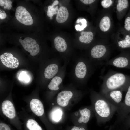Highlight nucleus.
<instances>
[{"instance_id":"nucleus-23","label":"nucleus","mask_w":130,"mask_h":130,"mask_svg":"<svg viewBox=\"0 0 130 130\" xmlns=\"http://www.w3.org/2000/svg\"><path fill=\"white\" fill-rule=\"evenodd\" d=\"M124 24L125 30L130 35V11L125 19Z\"/></svg>"},{"instance_id":"nucleus-36","label":"nucleus","mask_w":130,"mask_h":130,"mask_svg":"<svg viewBox=\"0 0 130 130\" xmlns=\"http://www.w3.org/2000/svg\"><path fill=\"white\" fill-rule=\"evenodd\" d=\"M59 3V2L58 0H55L53 2V4L54 5H57Z\"/></svg>"},{"instance_id":"nucleus-20","label":"nucleus","mask_w":130,"mask_h":130,"mask_svg":"<svg viewBox=\"0 0 130 130\" xmlns=\"http://www.w3.org/2000/svg\"><path fill=\"white\" fill-rule=\"evenodd\" d=\"M62 113L60 109L58 108L54 109L51 114L50 117L52 121L55 122H58L61 118Z\"/></svg>"},{"instance_id":"nucleus-40","label":"nucleus","mask_w":130,"mask_h":130,"mask_svg":"<svg viewBox=\"0 0 130 130\" xmlns=\"http://www.w3.org/2000/svg\"><path fill=\"white\" fill-rule=\"evenodd\" d=\"M21 37H20V38H21Z\"/></svg>"},{"instance_id":"nucleus-31","label":"nucleus","mask_w":130,"mask_h":130,"mask_svg":"<svg viewBox=\"0 0 130 130\" xmlns=\"http://www.w3.org/2000/svg\"><path fill=\"white\" fill-rule=\"evenodd\" d=\"M2 12V11H0V18L1 19H4L7 16V15L4 11H3V12Z\"/></svg>"},{"instance_id":"nucleus-24","label":"nucleus","mask_w":130,"mask_h":130,"mask_svg":"<svg viewBox=\"0 0 130 130\" xmlns=\"http://www.w3.org/2000/svg\"><path fill=\"white\" fill-rule=\"evenodd\" d=\"M19 77V79L21 82L25 83H27L30 82V79L28 75L25 72H21Z\"/></svg>"},{"instance_id":"nucleus-35","label":"nucleus","mask_w":130,"mask_h":130,"mask_svg":"<svg viewBox=\"0 0 130 130\" xmlns=\"http://www.w3.org/2000/svg\"><path fill=\"white\" fill-rule=\"evenodd\" d=\"M5 5V3L4 0H0V5L2 7Z\"/></svg>"},{"instance_id":"nucleus-17","label":"nucleus","mask_w":130,"mask_h":130,"mask_svg":"<svg viewBox=\"0 0 130 130\" xmlns=\"http://www.w3.org/2000/svg\"><path fill=\"white\" fill-rule=\"evenodd\" d=\"M79 38L80 41L85 44L90 43L92 41L94 35L91 31H83L82 32Z\"/></svg>"},{"instance_id":"nucleus-5","label":"nucleus","mask_w":130,"mask_h":130,"mask_svg":"<svg viewBox=\"0 0 130 130\" xmlns=\"http://www.w3.org/2000/svg\"><path fill=\"white\" fill-rule=\"evenodd\" d=\"M116 67L130 69V51H125L119 55L108 60L104 64Z\"/></svg>"},{"instance_id":"nucleus-3","label":"nucleus","mask_w":130,"mask_h":130,"mask_svg":"<svg viewBox=\"0 0 130 130\" xmlns=\"http://www.w3.org/2000/svg\"><path fill=\"white\" fill-rule=\"evenodd\" d=\"M101 77L103 82L99 92L100 94L115 90H125L130 85V75L121 73L110 70Z\"/></svg>"},{"instance_id":"nucleus-7","label":"nucleus","mask_w":130,"mask_h":130,"mask_svg":"<svg viewBox=\"0 0 130 130\" xmlns=\"http://www.w3.org/2000/svg\"><path fill=\"white\" fill-rule=\"evenodd\" d=\"M19 42L26 51L32 56L37 55L39 52V46L36 40L33 38L26 37L23 40L19 39Z\"/></svg>"},{"instance_id":"nucleus-8","label":"nucleus","mask_w":130,"mask_h":130,"mask_svg":"<svg viewBox=\"0 0 130 130\" xmlns=\"http://www.w3.org/2000/svg\"><path fill=\"white\" fill-rule=\"evenodd\" d=\"M15 15L17 20L24 25H30L33 23V20L30 14L23 6H18L17 7Z\"/></svg>"},{"instance_id":"nucleus-18","label":"nucleus","mask_w":130,"mask_h":130,"mask_svg":"<svg viewBox=\"0 0 130 130\" xmlns=\"http://www.w3.org/2000/svg\"><path fill=\"white\" fill-rule=\"evenodd\" d=\"M111 25V21L109 17L104 16L102 18L99 23V27L102 31H107L109 29Z\"/></svg>"},{"instance_id":"nucleus-21","label":"nucleus","mask_w":130,"mask_h":130,"mask_svg":"<svg viewBox=\"0 0 130 130\" xmlns=\"http://www.w3.org/2000/svg\"><path fill=\"white\" fill-rule=\"evenodd\" d=\"M127 90L125 96L124 103H122L120 107L117 111V113L122 111L125 107H130V85Z\"/></svg>"},{"instance_id":"nucleus-32","label":"nucleus","mask_w":130,"mask_h":130,"mask_svg":"<svg viewBox=\"0 0 130 130\" xmlns=\"http://www.w3.org/2000/svg\"><path fill=\"white\" fill-rule=\"evenodd\" d=\"M75 27L76 30L77 31L78 30L81 31L84 29L79 24L76 25L75 26Z\"/></svg>"},{"instance_id":"nucleus-25","label":"nucleus","mask_w":130,"mask_h":130,"mask_svg":"<svg viewBox=\"0 0 130 130\" xmlns=\"http://www.w3.org/2000/svg\"><path fill=\"white\" fill-rule=\"evenodd\" d=\"M113 3V1L111 0H104L101 1V4L102 6L105 8L110 7Z\"/></svg>"},{"instance_id":"nucleus-39","label":"nucleus","mask_w":130,"mask_h":130,"mask_svg":"<svg viewBox=\"0 0 130 130\" xmlns=\"http://www.w3.org/2000/svg\"><path fill=\"white\" fill-rule=\"evenodd\" d=\"M51 6L53 7H54L55 6V5H54L53 4H52Z\"/></svg>"},{"instance_id":"nucleus-6","label":"nucleus","mask_w":130,"mask_h":130,"mask_svg":"<svg viewBox=\"0 0 130 130\" xmlns=\"http://www.w3.org/2000/svg\"><path fill=\"white\" fill-rule=\"evenodd\" d=\"M122 91L117 89L104 93H100L110 103L116 107L118 110L122 103Z\"/></svg>"},{"instance_id":"nucleus-33","label":"nucleus","mask_w":130,"mask_h":130,"mask_svg":"<svg viewBox=\"0 0 130 130\" xmlns=\"http://www.w3.org/2000/svg\"><path fill=\"white\" fill-rule=\"evenodd\" d=\"M80 21L81 22L82 24V25L85 28L87 26V22L85 19H82Z\"/></svg>"},{"instance_id":"nucleus-2","label":"nucleus","mask_w":130,"mask_h":130,"mask_svg":"<svg viewBox=\"0 0 130 130\" xmlns=\"http://www.w3.org/2000/svg\"><path fill=\"white\" fill-rule=\"evenodd\" d=\"M73 59L70 72L72 80L80 84L86 83L93 75L96 66L87 57H80Z\"/></svg>"},{"instance_id":"nucleus-4","label":"nucleus","mask_w":130,"mask_h":130,"mask_svg":"<svg viewBox=\"0 0 130 130\" xmlns=\"http://www.w3.org/2000/svg\"><path fill=\"white\" fill-rule=\"evenodd\" d=\"M108 49L105 45L99 44L94 46L87 57L96 66L104 64L108 60Z\"/></svg>"},{"instance_id":"nucleus-9","label":"nucleus","mask_w":130,"mask_h":130,"mask_svg":"<svg viewBox=\"0 0 130 130\" xmlns=\"http://www.w3.org/2000/svg\"><path fill=\"white\" fill-rule=\"evenodd\" d=\"M70 89H65L59 92L57 98L58 104L62 107H65L68 104L70 100L73 97L75 92Z\"/></svg>"},{"instance_id":"nucleus-29","label":"nucleus","mask_w":130,"mask_h":130,"mask_svg":"<svg viewBox=\"0 0 130 130\" xmlns=\"http://www.w3.org/2000/svg\"><path fill=\"white\" fill-rule=\"evenodd\" d=\"M70 130H88L86 126H74Z\"/></svg>"},{"instance_id":"nucleus-14","label":"nucleus","mask_w":130,"mask_h":130,"mask_svg":"<svg viewBox=\"0 0 130 130\" xmlns=\"http://www.w3.org/2000/svg\"><path fill=\"white\" fill-rule=\"evenodd\" d=\"M91 109L88 108L86 107L79 110L81 116L78 120V122L84 126L89 121L91 116Z\"/></svg>"},{"instance_id":"nucleus-16","label":"nucleus","mask_w":130,"mask_h":130,"mask_svg":"<svg viewBox=\"0 0 130 130\" xmlns=\"http://www.w3.org/2000/svg\"><path fill=\"white\" fill-rule=\"evenodd\" d=\"M124 38L118 41L117 43V46L121 50L125 51H130V35L126 33Z\"/></svg>"},{"instance_id":"nucleus-1","label":"nucleus","mask_w":130,"mask_h":130,"mask_svg":"<svg viewBox=\"0 0 130 130\" xmlns=\"http://www.w3.org/2000/svg\"><path fill=\"white\" fill-rule=\"evenodd\" d=\"M91 92L97 123L99 125L104 124L111 119L117 109L99 92L92 90Z\"/></svg>"},{"instance_id":"nucleus-27","label":"nucleus","mask_w":130,"mask_h":130,"mask_svg":"<svg viewBox=\"0 0 130 130\" xmlns=\"http://www.w3.org/2000/svg\"><path fill=\"white\" fill-rule=\"evenodd\" d=\"M4 0L5 3V6L4 7V9H7L8 10L10 9L12 7L11 5L12 2L11 1L9 0Z\"/></svg>"},{"instance_id":"nucleus-37","label":"nucleus","mask_w":130,"mask_h":130,"mask_svg":"<svg viewBox=\"0 0 130 130\" xmlns=\"http://www.w3.org/2000/svg\"><path fill=\"white\" fill-rule=\"evenodd\" d=\"M80 22V20L79 19H78L77 20L76 23H79Z\"/></svg>"},{"instance_id":"nucleus-10","label":"nucleus","mask_w":130,"mask_h":130,"mask_svg":"<svg viewBox=\"0 0 130 130\" xmlns=\"http://www.w3.org/2000/svg\"><path fill=\"white\" fill-rule=\"evenodd\" d=\"M0 59L2 63L8 68L15 69L19 66L18 60L11 53L6 52L3 54L0 55Z\"/></svg>"},{"instance_id":"nucleus-15","label":"nucleus","mask_w":130,"mask_h":130,"mask_svg":"<svg viewBox=\"0 0 130 130\" xmlns=\"http://www.w3.org/2000/svg\"><path fill=\"white\" fill-rule=\"evenodd\" d=\"M69 17L68 9L65 7L61 6L59 8L57 13L56 19L58 23H62L65 22Z\"/></svg>"},{"instance_id":"nucleus-13","label":"nucleus","mask_w":130,"mask_h":130,"mask_svg":"<svg viewBox=\"0 0 130 130\" xmlns=\"http://www.w3.org/2000/svg\"><path fill=\"white\" fill-rule=\"evenodd\" d=\"M30 108L32 111L38 116L43 115L44 112L43 105L42 102L39 99H32L30 103Z\"/></svg>"},{"instance_id":"nucleus-30","label":"nucleus","mask_w":130,"mask_h":130,"mask_svg":"<svg viewBox=\"0 0 130 130\" xmlns=\"http://www.w3.org/2000/svg\"><path fill=\"white\" fill-rule=\"evenodd\" d=\"M95 0H81L80 1L82 3L86 4H90L94 2Z\"/></svg>"},{"instance_id":"nucleus-11","label":"nucleus","mask_w":130,"mask_h":130,"mask_svg":"<svg viewBox=\"0 0 130 130\" xmlns=\"http://www.w3.org/2000/svg\"><path fill=\"white\" fill-rule=\"evenodd\" d=\"M54 47L56 50L63 54L61 57L62 59L63 56V54L64 53V63H66L68 65L67 62L66 57L65 53V52L67 50L68 46L65 40L62 37L57 36L54 39Z\"/></svg>"},{"instance_id":"nucleus-34","label":"nucleus","mask_w":130,"mask_h":130,"mask_svg":"<svg viewBox=\"0 0 130 130\" xmlns=\"http://www.w3.org/2000/svg\"><path fill=\"white\" fill-rule=\"evenodd\" d=\"M54 9V14H56L57 13L59 9L58 6H56Z\"/></svg>"},{"instance_id":"nucleus-26","label":"nucleus","mask_w":130,"mask_h":130,"mask_svg":"<svg viewBox=\"0 0 130 130\" xmlns=\"http://www.w3.org/2000/svg\"><path fill=\"white\" fill-rule=\"evenodd\" d=\"M54 8L51 5H49L48 7L47 14L49 17H52L54 14Z\"/></svg>"},{"instance_id":"nucleus-28","label":"nucleus","mask_w":130,"mask_h":130,"mask_svg":"<svg viewBox=\"0 0 130 130\" xmlns=\"http://www.w3.org/2000/svg\"><path fill=\"white\" fill-rule=\"evenodd\" d=\"M0 130H11L10 127L6 124L3 122L0 123Z\"/></svg>"},{"instance_id":"nucleus-22","label":"nucleus","mask_w":130,"mask_h":130,"mask_svg":"<svg viewBox=\"0 0 130 130\" xmlns=\"http://www.w3.org/2000/svg\"><path fill=\"white\" fill-rule=\"evenodd\" d=\"M129 5V1L127 0H119L116 5V8L119 12H126Z\"/></svg>"},{"instance_id":"nucleus-19","label":"nucleus","mask_w":130,"mask_h":130,"mask_svg":"<svg viewBox=\"0 0 130 130\" xmlns=\"http://www.w3.org/2000/svg\"><path fill=\"white\" fill-rule=\"evenodd\" d=\"M26 127L27 130H43L36 121L32 119L27 121Z\"/></svg>"},{"instance_id":"nucleus-38","label":"nucleus","mask_w":130,"mask_h":130,"mask_svg":"<svg viewBox=\"0 0 130 130\" xmlns=\"http://www.w3.org/2000/svg\"><path fill=\"white\" fill-rule=\"evenodd\" d=\"M53 19V18L52 17H50V20H52V19Z\"/></svg>"},{"instance_id":"nucleus-12","label":"nucleus","mask_w":130,"mask_h":130,"mask_svg":"<svg viewBox=\"0 0 130 130\" xmlns=\"http://www.w3.org/2000/svg\"><path fill=\"white\" fill-rule=\"evenodd\" d=\"M2 110L3 114L10 119L14 118L16 115V111L14 106L9 100L3 101L2 104Z\"/></svg>"}]
</instances>
